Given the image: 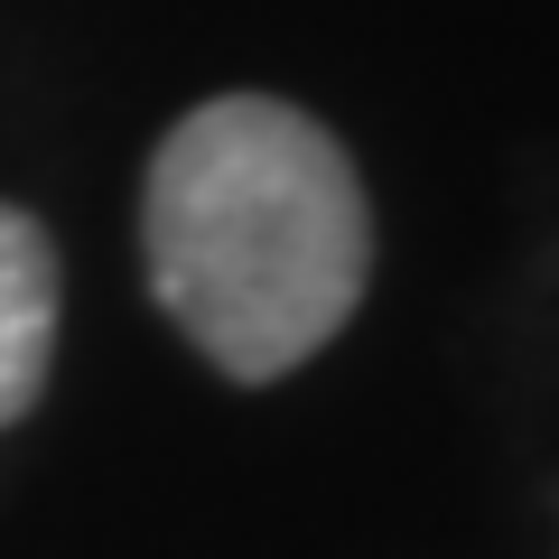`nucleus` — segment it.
<instances>
[{
  "instance_id": "f257e3e1",
  "label": "nucleus",
  "mask_w": 559,
  "mask_h": 559,
  "mask_svg": "<svg viewBox=\"0 0 559 559\" xmlns=\"http://www.w3.org/2000/svg\"><path fill=\"white\" fill-rule=\"evenodd\" d=\"M150 289L215 373H299L364 299L373 205L326 121L280 94H215L159 140L140 187Z\"/></svg>"
},
{
  "instance_id": "f03ea898",
  "label": "nucleus",
  "mask_w": 559,
  "mask_h": 559,
  "mask_svg": "<svg viewBox=\"0 0 559 559\" xmlns=\"http://www.w3.org/2000/svg\"><path fill=\"white\" fill-rule=\"evenodd\" d=\"M57 355V242L38 215L0 205V429H20Z\"/></svg>"
}]
</instances>
